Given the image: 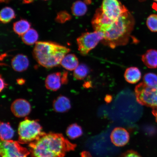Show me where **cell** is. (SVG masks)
<instances>
[{"label": "cell", "instance_id": "cell-3", "mask_svg": "<svg viewBox=\"0 0 157 157\" xmlns=\"http://www.w3.org/2000/svg\"><path fill=\"white\" fill-rule=\"evenodd\" d=\"M70 49L56 43L37 42L33 51V56L41 66L46 68L57 66Z\"/></svg>", "mask_w": 157, "mask_h": 157}, {"label": "cell", "instance_id": "cell-20", "mask_svg": "<svg viewBox=\"0 0 157 157\" xmlns=\"http://www.w3.org/2000/svg\"><path fill=\"white\" fill-rule=\"evenodd\" d=\"M39 38L37 31L33 29H30L21 36L23 43L28 45H32L36 44Z\"/></svg>", "mask_w": 157, "mask_h": 157}, {"label": "cell", "instance_id": "cell-23", "mask_svg": "<svg viewBox=\"0 0 157 157\" xmlns=\"http://www.w3.org/2000/svg\"><path fill=\"white\" fill-rule=\"evenodd\" d=\"M90 72V69L87 65L81 64L74 70L73 75L75 79L82 80L87 76Z\"/></svg>", "mask_w": 157, "mask_h": 157}, {"label": "cell", "instance_id": "cell-35", "mask_svg": "<svg viewBox=\"0 0 157 157\" xmlns=\"http://www.w3.org/2000/svg\"><path fill=\"white\" fill-rule=\"evenodd\" d=\"M10 0H0L1 2L7 3Z\"/></svg>", "mask_w": 157, "mask_h": 157}, {"label": "cell", "instance_id": "cell-22", "mask_svg": "<svg viewBox=\"0 0 157 157\" xmlns=\"http://www.w3.org/2000/svg\"><path fill=\"white\" fill-rule=\"evenodd\" d=\"M15 17V13L11 8L6 7L2 9L0 13V20L1 22L7 23Z\"/></svg>", "mask_w": 157, "mask_h": 157}, {"label": "cell", "instance_id": "cell-14", "mask_svg": "<svg viewBox=\"0 0 157 157\" xmlns=\"http://www.w3.org/2000/svg\"><path fill=\"white\" fill-rule=\"evenodd\" d=\"M52 106L54 111L59 113L66 112L71 108L69 99L62 95L59 96L54 100Z\"/></svg>", "mask_w": 157, "mask_h": 157}, {"label": "cell", "instance_id": "cell-26", "mask_svg": "<svg viewBox=\"0 0 157 157\" xmlns=\"http://www.w3.org/2000/svg\"><path fill=\"white\" fill-rule=\"evenodd\" d=\"M143 82L150 87L157 86V75L153 73H148L143 77Z\"/></svg>", "mask_w": 157, "mask_h": 157}, {"label": "cell", "instance_id": "cell-7", "mask_svg": "<svg viewBox=\"0 0 157 157\" xmlns=\"http://www.w3.org/2000/svg\"><path fill=\"white\" fill-rule=\"evenodd\" d=\"M0 154L1 157H27L30 152L16 141L1 140Z\"/></svg>", "mask_w": 157, "mask_h": 157}, {"label": "cell", "instance_id": "cell-6", "mask_svg": "<svg viewBox=\"0 0 157 157\" xmlns=\"http://www.w3.org/2000/svg\"><path fill=\"white\" fill-rule=\"evenodd\" d=\"M104 33L95 31L82 34L77 39L78 50L82 56H86L104 38Z\"/></svg>", "mask_w": 157, "mask_h": 157}, {"label": "cell", "instance_id": "cell-2", "mask_svg": "<svg viewBox=\"0 0 157 157\" xmlns=\"http://www.w3.org/2000/svg\"><path fill=\"white\" fill-rule=\"evenodd\" d=\"M135 25L134 17L128 10L113 23L109 30L104 33L102 44L114 49L128 43Z\"/></svg>", "mask_w": 157, "mask_h": 157}, {"label": "cell", "instance_id": "cell-10", "mask_svg": "<svg viewBox=\"0 0 157 157\" xmlns=\"http://www.w3.org/2000/svg\"><path fill=\"white\" fill-rule=\"evenodd\" d=\"M11 109L15 117H23L27 116L31 111L30 104L26 100L17 99L12 103Z\"/></svg>", "mask_w": 157, "mask_h": 157}, {"label": "cell", "instance_id": "cell-15", "mask_svg": "<svg viewBox=\"0 0 157 157\" xmlns=\"http://www.w3.org/2000/svg\"><path fill=\"white\" fill-rule=\"evenodd\" d=\"M142 60L147 67L150 68H157V50L150 49L142 55Z\"/></svg>", "mask_w": 157, "mask_h": 157}, {"label": "cell", "instance_id": "cell-34", "mask_svg": "<svg viewBox=\"0 0 157 157\" xmlns=\"http://www.w3.org/2000/svg\"><path fill=\"white\" fill-rule=\"evenodd\" d=\"M111 99L112 98L110 96H108V97L107 96L105 98V101L107 102H109V101H110Z\"/></svg>", "mask_w": 157, "mask_h": 157}, {"label": "cell", "instance_id": "cell-31", "mask_svg": "<svg viewBox=\"0 0 157 157\" xmlns=\"http://www.w3.org/2000/svg\"><path fill=\"white\" fill-rule=\"evenodd\" d=\"M152 113L155 117L156 121L157 123V107L153 108Z\"/></svg>", "mask_w": 157, "mask_h": 157}, {"label": "cell", "instance_id": "cell-12", "mask_svg": "<svg viewBox=\"0 0 157 157\" xmlns=\"http://www.w3.org/2000/svg\"><path fill=\"white\" fill-rule=\"evenodd\" d=\"M62 76L60 72L49 74L45 80V86L47 89L52 91H56L59 89L62 84Z\"/></svg>", "mask_w": 157, "mask_h": 157}, {"label": "cell", "instance_id": "cell-36", "mask_svg": "<svg viewBox=\"0 0 157 157\" xmlns=\"http://www.w3.org/2000/svg\"><path fill=\"white\" fill-rule=\"evenodd\" d=\"M156 2H157V0H154Z\"/></svg>", "mask_w": 157, "mask_h": 157}, {"label": "cell", "instance_id": "cell-29", "mask_svg": "<svg viewBox=\"0 0 157 157\" xmlns=\"http://www.w3.org/2000/svg\"><path fill=\"white\" fill-rule=\"evenodd\" d=\"M62 84H66L68 82V72L65 71L62 73Z\"/></svg>", "mask_w": 157, "mask_h": 157}, {"label": "cell", "instance_id": "cell-4", "mask_svg": "<svg viewBox=\"0 0 157 157\" xmlns=\"http://www.w3.org/2000/svg\"><path fill=\"white\" fill-rule=\"evenodd\" d=\"M42 131V127L38 121L25 119L19 125V143L23 144L34 142L44 133Z\"/></svg>", "mask_w": 157, "mask_h": 157}, {"label": "cell", "instance_id": "cell-8", "mask_svg": "<svg viewBox=\"0 0 157 157\" xmlns=\"http://www.w3.org/2000/svg\"><path fill=\"white\" fill-rule=\"evenodd\" d=\"M101 9L105 14L113 21L127 10L119 0H103Z\"/></svg>", "mask_w": 157, "mask_h": 157}, {"label": "cell", "instance_id": "cell-5", "mask_svg": "<svg viewBox=\"0 0 157 157\" xmlns=\"http://www.w3.org/2000/svg\"><path fill=\"white\" fill-rule=\"evenodd\" d=\"M135 93L136 101L140 105L153 109L157 107V86L150 87L142 82L136 86Z\"/></svg>", "mask_w": 157, "mask_h": 157}, {"label": "cell", "instance_id": "cell-21", "mask_svg": "<svg viewBox=\"0 0 157 157\" xmlns=\"http://www.w3.org/2000/svg\"><path fill=\"white\" fill-rule=\"evenodd\" d=\"M87 9L86 3L81 1L75 2L71 7L72 13L76 17H81L87 13Z\"/></svg>", "mask_w": 157, "mask_h": 157}, {"label": "cell", "instance_id": "cell-24", "mask_svg": "<svg viewBox=\"0 0 157 157\" xmlns=\"http://www.w3.org/2000/svg\"><path fill=\"white\" fill-rule=\"evenodd\" d=\"M66 134L70 139H74L81 136L83 134V131L79 125L75 123L68 127Z\"/></svg>", "mask_w": 157, "mask_h": 157}, {"label": "cell", "instance_id": "cell-18", "mask_svg": "<svg viewBox=\"0 0 157 157\" xmlns=\"http://www.w3.org/2000/svg\"><path fill=\"white\" fill-rule=\"evenodd\" d=\"M31 25L29 22L25 19H21L14 23L13 30L19 36H22L30 29Z\"/></svg>", "mask_w": 157, "mask_h": 157}, {"label": "cell", "instance_id": "cell-27", "mask_svg": "<svg viewBox=\"0 0 157 157\" xmlns=\"http://www.w3.org/2000/svg\"><path fill=\"white\" fill-rule=\"evenodd\" d=\"M71 18V15L67 12L61 11L59 12L57 15L56 21L59 23H63L67 21H70Z\"/></svg>", "mask_w": 157, "mask_h": 157}, {"label": "cell", "instance_id": "cell-28", "mask_svg": "<svg viewBox=\"0 0 157 157\" xmlns=\"http://www.w3.org/2000/svg\"><path fill=\"white\" fill-rule=\"evenodd\" d=\"M121 157H142L140 155L133 151H128L123 155Z\"/></svg>", "mask_w": 157, "mask_h": 157}, {"label": "cell", "instance_id": "cell-19", "mask_svg": "<svg viewBox=\"0 0 157 157\" xmlns=\"http://www.w3.org/2000/svg\"><path fill=\"white\" fill-rule=\"evenodd\" d=\"M0 135L1 140H9L13 138L14 131L8 123H1Z\"/></svg>", "mask_w": 157, "mask_h": 157}, {"label": "cell", "instance_id": "cell-32", "mask_svg": "<svg viewBox=\"0 0 157 157\" xmlns=\"http://www.w3.org/2000/svg\"><path fill=\"white\" fill-rule=\"evenodd\" d=\"M25 80L23 78H18L17 80V83L19 85H23L25 83Z\"/></svg>", "mask_w": 157, "mask_h": 157}, {"label": "cell", "instance_id": "cell-1", "mask_svg": "<svg viewBox=\"0 0 157 157\" xmlns=\"http://www.w3.org/2000/svg\"><path fill=\"white\" fill-rule=\"evenodd\" d=\"M29 146L33 157H64L67 153L74 150L76 146L62 134L44 132Z\"/></svg>", "mask_w": 157, "mask_h": 157}, {"label": "cell", "instance_id": "cell-30", "mask_svg": "<svg viewBox=\"0 0 157 157\" xmlns=\"http://www.w3.org/2000/svg\"><path fill=\"white\" fill-rule=\"evenodd\" d=\"M0 80H1V87H0V91L1 92L3 91V90L7 87L8 84L6 83L4 78H2V75H1V78H0Z\"/></svg>", "mask_w": 157, "mask_h": 157}, {"label": "cell", "instance_id": "cell-17", "mask_svg": "<svg viewBox=\"0 0 157 157\" xmlns=\"http://www.w3.org/2000/svg\"><path fill=\"white\" fill-rule=\"evenodd\" d=\"M60 64L63 67L69 71L74 70L79 65L78 58L75 55L72 54L65 56Z\"/></svg>", "mask_w": 157, "mask_h": 157}, {"label": "cell", "instance_id": "cell-13", "mask_svg": "<svg viewBox=\"0 0 157 157\" xmlns=\"http://www.w3.org/2000/svg\"><path fill=\"white\" fill-rule=\"evenodd\" d=\"M12 67L15 71L22 72L26 70L29 65L28 58L24 55H16L11 60Z\"/></svg>", "mask_w": 157, "mask_h": 157}, {"label": "cell", "instance_id": "cell-25", "mask_svg": "<svg viewBox=\"0 0 157 157\" xmlns=\"http://www.w3.org/2000/svg\"><path fill=\"white\" fill-rule=\"evenodd\" d=\"M146 25L149 30L152 32H157V14L150 15L147 19Z\"/></svg>", "mask_w": 157, "mask_h": 157}, {"label": "cell", "instance_id": "cell-11", "mask_svg": "<svg viewBox=\"0 0 157 157\" xmlns=\"http://www.w3.org/2000/svg\"><path fill=\"white\" fill-rule=\"evenodd\" d=\"M111 139L113 144L117 147L126 145L129 140V135L126 129L121 127L116 128L111 135Z\"/></svg>", "mask_w": 157, "mask_h": 157}, {"label": "cell", "instance_id": "cell-33", "mask_svg": "<svg viewBox=\"0 0 157 157\" xmlns=\"http://www.w3.org/2000/svg\"><path fill=\"white\" fill-rule=\"evenodd\" d=\"M81 156L82 157H92L89 152L86 151L82 152Z\"/></svg>", "mask_w": 157, "mask_h": 157}, {"label": "cell", "instance_id": "cell-16", "mask_svg": "<svg viewBox=\"0 0 157 157\" xmlns=\"http://www.w3.org/2000/svg\"><path fill=\"white\" fill-rule=\"evenodd\" d=\"M125 80L128 83L136 84L140 80L142 76L140 70L136 67L127 68L124 74Z\"/></svg>", "mask_w": 157, "mask_h": 157}, {"label": "cell", "instance_id": "cell-37", "mask_svg": "<svg viewBox=\"0 0 157 157\" xmlns=\"http://www.w3.org/2000/svg\"><path fill=\"white\" fill-rule=\"evenodd\" d=\"M44 1H47V0H44Z\"/></svg>", "mask_w": 157, "mask_h": 157}, {"label": "cell", "instance_id": "cell-9", "mask_svg": "<svg viewBox=\"0 0 157 157\" xmlns=\"http://www.w3.org/2000/svg\"><path fill=\"white\" fill-rule=\"evenodd\" d=\"M115 21L108 17L100 8L96 10L91 23L95 31L104 33L111 28Z\"/></svg>", "mask_w": 157, "mask_h": 157}]
</instances>
